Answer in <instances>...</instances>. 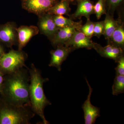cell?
Segmentation results:
<instances>
[{"label": "cell", "mask_w": 124, "mask_h": 124, "mask_svg": "<svg viewBox=\"0 0 124 124\" xmlns=\"http://www.w3.org/2000/svg\"><path fill=\"white\" fill-rule=\"evenodd\" d=\"M68 1L59 0L46 12L53 15H66L69 16L71 9Z\"/></svg>", "instance_id": "obj_17"}, {"label": "cell", "mask_w": 124, "mask_h": 124, "mask_svg": "<svg viewBox=\"0 0 124 124\" xmlns=\"http://www.w3.org/2000/svg\"><path fill=\"white\" fill-rule=\"evenodd\" d=\"M76 30L75 28L70 27L60 28L50 41L51 44L55 47L65 45L70 39Z\"/></svg>", "instance_id": "obj_15"}, {"label": "cell", "mask_w": 124, "mask_h": 124, "mask_svg": "<svg viewBox=\"0 0 124 124\" xmlns=\"http://www.w3.org/2000/svg\"><path fill=\"white\" fill-rule=\"evenodd\" d=\"M106 17L104 20V32L103 35L106 40H108L111 38L115 31L117 24V20L114 18V16L108 13L106 14Z\"/></svg>", "instance_id": "obj_18"}, {"label": "cell", "mask_w": 124, "mask_h": 124, "mask_svg": "<svg viewBox=\"0 0 124 124\" xmlns=\"http://www.w3.org/2000/svg\"><path fill=\"white\" fill-rule=\"evenodd\" d=\"M30 78L28 67L4 76L0 93L1 99L16 106L31 105L29 98Z\"/></svg>", "instance_id": "obj_1"}, {"label": "cell", "mask_w": 124, "mask_h": 124, "mask_svg": "<svg viewBox=\"0 0 124 124\" xmlns=\"http://www.w3.org/2000/svg\"><path fill=\"white\" fill-rule=\"evenodd\" d=\"M28 69L30 78L29 92L31 108L41 118L42 124H49L46 119L44 112L46 107L51 105V103L46 96L43 88L44 84L48 81L49 79L42 77L40 71L33 63Z\"/></svg>", "instance_id": "obj_2"}, {"label": "cell", "mask_w": 124, "mask_h": 124, "mask_svg": "<svg viewBox=\"0 0 124 124\" xmlns=\"http://www.w3.org/2000/svg\"><path fill=\"white\" fill-rule=\"evenodd\" d=\"M94 49L102 57L113 59L116 62L124 55V49L109 44L103 47L96 43Z\"/></svg>", "instance_id": "obj_13"}, {"label": "cell", "mask_w": 124, "mask_h": 124, "mask_svg": "<svg viewBox=\"0 0 124 124\" xmlns=\"http://www.w3.org/2000/svg\"><path fill=\"white\" fill-rule=\"evenodd\" d=\"M38 17L39 32L51 41L59 29L54 22L53 15L46 13Z\"/></svg>", "instance_id": "obj_7"}, {"label": "cell", "mask_w": 124, "mask_h": 124, "mask_svg": "<svg viewBox=\"0 0 124 124\" xmlns=\"http://www.w3.org/2000/svg\"><path fill=\"white\" fill-rule=\"evenodd\" d=\"M18 50H23L30 40L39 32L38 27L35 26H22L17 27Z\"/></svg>", "instance_id": "obj_11"}, {"label": "cell", "mask_w": 124, "mask_h": 124, "mask_svg": "<svg viewBox=\"0 0 124 124\" xmlns=\"http://www.w3.org/2000/svg\"><path fill=\"white\" fill-rule=\"evenodd\" d=\"M107 13L114 16L116 10H120L124 0H105Z\"/></svg>", "instance_id": "obj_19"}, {"label": "cell", "mask_w": 124, "mask_h": 124, "mask_svg": "<svg viewBox=\"0 0 124 124\" xmlns=\"http://www.w3.org/2000/svg\"><path fill=\"white\" fill-rule=\"evenodd\" d=\"M64 0L68 1L70 2V3L76 2V0Z\"/></svg>", "instance_id": "obj_27"}, {"label": "cell", "mask_w": 124, "mask_h": 124, "mask_svg": "<svg viewBox=\"0 0 124 124\" xmlns=\"http://www.w3.org/2000/svg\"><path fill=\"white\" fill-rule=\"evenodd\" d=\"M73 51L70 46L64 45L56 46L55 49L52 50L50 51L51 58L49 66L54 67L59 71H61L62 63Z\"/></svg>", "instance_id": "obj_9"}, {"label": "cell", "mask_w": 124, "mask_h": 124, "mask_svg": "<svg viewBox=\"0 0 124 124\" xmlns=\"http://www.w3.org/2000/svg\"><path fill=\"white\" fill-rule=\"evenodd\" d=\"M35 113L31 105L16 106L0 99V124H29Z\"/></svg>", "instance_id": "obj_3"}, {"label": "cell", "mask_w": 124, "mask_h": 124, "mask_svg": "<svg viewBox=\"0 0 124 124\" xmlns=\"http://www.w3.org/2000/svg\"><path fill=\"white\" fill-rule=\"evenodd\" d=\"M116 28L112 35L108 40V44L124 48V25L123 17L119 12Z\"/></svg>", "instance_id": "obj_14"}, {"label": "cell", "mask_w": 124, "mask_h": 124, "mask_svg": "<svg viewBox=\"0 0 124 124\" xmlns=\"http://www.w3.org/2000/svg\"><path fill=\"white\" fill-rule=\"evenodd\" d=\"M96 44L93 42L91 38L86 37L81 32L76 30L64 45L70 46L74 50L83 48L90 50L94 49Z\"/></svg>", "instance_id": "obj_10"}, {"label": "cell", "mask_w": 124, "mask_h": 124, "mask_svg": "<svg viewBox=\"0 0 124 124\" xmlns=\"http://www.w3.org/2000/svg\"><path fill=\"white\" fill-rule=\"evenodd\" d=\"M94 10L97 19H100L102 15L106 14L107 10L105 0H98L94 6Z\"/></svg>", "instance_id": "obj_21"}, {"label": "cell", "mask_w": 124, "mask_h": 124, "mask_svg": "<svg viewBox=\"0 0 124 124\" xmlns=\"http://www.w3.org/2000/svg\"><path fill=\"white\" fill-rule=\"evenodd\" d=\"M94 23L93 32V37L95 36L99 38L104 34V22L103 21L96 22Z\"/></svg>", "instance_id": "obj_23"}, {"label": "cell", "mask_w": 124, "mask_h": 124, "mask_svg": "<svg viewBox=\"0 0 124 124\" xmlns=\"http://www.w3.org/2000/svg\"><path fill=\"white\" fill-rule=\"evenodd\" d=\"M4 74L0 71V93L1 91L3 82H4Z\"/></svg>", "instance_id": "obj_25"}, {"label": "cell", "mask_w": 124, "mask_h": 124, "mask_svg": "<svg viewBox=\"0 0 124 124\" xmlns=\"http://www.w3.org/2000/svg\"><path fill=\"white\" fill-rule=\"evenodd\" d=\"M27 57V54L23 50L11 49L0 59V71L5 75L27 67L25 63Z\"/></svg>", "instance_id": "obj_4"}, {"label": "cell", "mask_w": 124, "mask_h": 124, "mask_svg": "<svg viewBox=\"0 0 124 124\" xmlns=\"http://www.w3.org/2000/svg\"><path fill=\"white\" fill-rule=\"evenodd\" d=\"M1 44V43L0 42V59L2 57L3 54L5 53L4 47Z\"/></svg>", "instance_id": "obj_26"}, {"label": "cell", "mask_w": 124, "mask_h": 124, "mask_svg": "<svg viewBox=\"0 0 124 124\" xmlns=\"http://www.w3.org/2000/svg\"><path fill=\"white\" fill-rule=\"evenodd\" d=\"M17 25L14 22L0 24V42L8 48L18 45Z\"/></svg>", "instance_id": "obj_6"}, {"label": "cell", "mask_w": 124, "mask_h": 124, "mask_svg": "<svg viewBox=\"0 0 124 124\" xmlns=\"http://www.w3.org/2000/svg\"><path fill=\"white\" fill-rule=\"evenodd\" d=\"M77 7L74 13L69 15V18L72 20L81 19L85 17L87 20L90 19V16L94 14V3L91 0H76Z\"/></svg>", "instance_id": "obj_12"}, {"label": "cell", "mask_w": 124, "mask_h": 124, "mask_svg": "<svg viewBox=\"0 0 124 124\" xmlns=\"http://www.w3.org/2000/svg\"><path fill=\"white\" fill-rule=\"evenodd\" d=\"M117 65L115 68L116 75L124 76V56H122L117 62Z\"/></svg>", "instance_id": "obj_24"}, {"label": "cell", "mask_w": 124, "mask_h": 124, "mask_svg": "<svg viewBox=\"0 0 124 124\" xmlns=\"http://www.w3.org/2000/svg\"><path fill=\"white\" fill-rule=\"evenodd\" d=\"M124 92V76L116 75L112 85V94L117 95Z\"/></svg>", "instance_id": "obj_20"}, {"label": "cell", "mask_w": 124, "mask_h": 124, "mask_svg": "<svg viewBox=\"0 0 124 124\" xmlns=\"http://www.w3.org/2000/svg\"><path fill=\"white\" fill-rule=\"evenodd\" d=\"M53 17L55 25L59 29L70 27L75 28L77 31H79L82 25V20L75 22L70 18L65 17L63 15H53Z\"/></svg>", "instance_id": "obj_16"}, {"label": "cell", "mask_w": 124, "mask_h": 124, "mask_svg": "<svg viewBox=\"0 0 124 124\" xmlns=\"http://www.w3.org/2000/svg\"><path fill=\"white\" fill-rule=\"evenodd\" d=\"M85 79L89 86V93L87 99L82 106L84 110L85 124H95L96 119L100 116V109L98 107L94 106L91 104L90 99L93 90L86 78Z\"/></svg>", "instance_id": "obj_8"}, {"label": "cell", "mask_w": 124, "mask_h": 124, "mask_svg": "<svg viewBox=\"0 0 124 124\" xmlns=\"http://www.w3.org/2000/svg\"><path fill=\"white\" fill-rule=\"evenodd\" d=\"M94 23L90 19L87 20V22L84 25H82L80 29V31L81 32L85 35L91 38L93 37V32Z\"/></svg>", "instance_id": "obj_22"}, {"label": "cell", "mask_w": 124, "mask_h": 124, "mask_svg": "<svg viewBox=\"0 0 124 124\" xmlns=\"http://www.w3.org/2000/svg\"><path fill=\"white\" fill-rule=\"evenodd\" d=\"M60 0H21L23 8L39 16L46 13Z\"/></svg>", "instance_id": "obj_5"}]
</instances>
